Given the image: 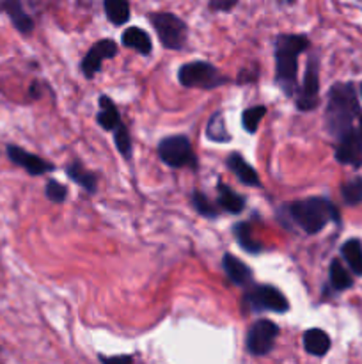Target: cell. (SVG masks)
<instances>
[{"instance_id":"11","label":"cell","mask_w":362,"mask_h":364,"mask_svg":"<svg viewBox=\"0 0 362 364\" xmlns=\"http://www.w3.org/2000/svg\"><path fill=\"white\" fill-rule=\"evenodd\" d=\"M117 53V46L112 39H102L96 45L91 46V50L87 52L85 59L82 60V71L87 78H92L102 68V63L105 59H110Z\"/></svg>"},{"instance_id":"33","label":"cell","mask_w":362,"mask_h":364,"mask_svg":"<svg viewBox=\"0 0 362 364\" xmlns=\"http://www.w3.org/2000/svg\"><path fill=\"white\" fill-rule=\"evenodd\" d=\"M361 91H362V87H361Z\"/></svg>"},{"instance_id":"16","label":"cell","mask_w":362,"mask_h":364,"mask_svg":"<svg viewBox=\"0 0 362 364\" xmlns=\"http://www.w3.org/2000/svg\"><path fill=\"white\" fill-rule=\"evenodd\" d=\"M121 41H123L124 46L137 50V52L144 53V55H148V53L151 52L153 45H151V39H149L148 32H144L142 28H138V27L126 28V31L123 32V36H121Z\"/></svg>"},{"instance_id":"5","label":"cell","mask_w":362,"mask_h":364,"mask_svg":"<svg viewBox=\"0 0 362 364\" xmlns=\"http://www.w3.org/2000/svg\"><path fill=\"white\" fill-rule=\"evenodd\" d=\"M153 27L156 28L160 41L165 48L180 50L187 41V25L183 20L170 13H156L151 16Z\"/></svg>"},{"instance_id":"19","label":"cell","mask_w":362,"mask_h":364,"mask_svg":"<svg viewBox=\"0 0 362 364\" xmlns=\"http://www.w3.org/2000/svg\"><path fill=\"white\" fill-rule=\"evenodd\" d=\"M66 174L75 181V183L84 187L87 192H96V187H98V185H96V176L92 173H89L82 164H71L66 169Z\"/></svg>"},{"instance_id":"10","label":"cell","mask_w":362,"mask_h":364,"mask_svg":"<svg viewBox=\"0 0 362 364\" xmlns=\"http://www.w3.org/2000/svg\"><path fill=\"white\" fill-rule=\"evenodd\" d=\"M319 91V75H318V63L316 59H311L305 70L304 84H302L300 95L297 98V105L300 110H312L318 105Z\"/></svg>"},{"instance_id":"22","label":"cell","mask_w":362,"mask_h":364,"mask_svg":"<svg viewBox=\"0 0 362 364\" xmlns=\"http://www.w3.org/2000/svg\"><path fill=\"white\" fill-rule=\"evenodd\" d=\"M234 235H236V240L238 244L241 245V249H245L247 252H258L263 251V244H259L254 237H252V228L251 224L247 223H241L234 228Z\"/></svg>"},{"instance_id":"23","label":"cell","mask_w":362,"mask_h":364,"mask_svg":"<svg viewBox=\"0 0 362 364\" xmlns=\"http://www.w3.org/2000/svg\"><path fill=\"white\" fill-rule=\"evenodd\" d=\"M330 283H332V287L336 290H346V288H350L353 284V279L348 274V270L341 265L339 259H334L330 263Z\"/></svg>"},{"instance_id":"1","label":"cell","mask_w":362,"mask_h":364,"mask_svg":"<svg viewBox=\"0 0 362 364\" xmlns=\"http://www.w3.org/2000/svg\"><path fill=\"white\" fill-rule=\"evenodd\" d=\"M361 112L358 107L357 92L353 84H336L329 91V103L325 110L327 128L332 135L339 137L344 132H348L353 123L355 117Z\"/></svg>"},{"instance_id":"31","label":"cell","mask_w":362,"mask_h":364,"mask_svg":"<svg viewBox=\"0 0 362 364\" xmlns=\"http://www.w3.org/2000/svg\"><path fill=\"white\" fill-rule=\"evenodd\" d=\"M283 2H286V4H293L295 0H283Z\"/></svg>"},{"instance_id":"32","label":"cell","mask_w":362,"mask_h":364,"mask_svg":"<svg viewBox=\"0 0 362 364\" xmlns=\"http://www.w3.org/2000/svg\"><path fill=\"white\" fill-rule=\"evenodd\" d=\"M361 137H362V117H361Z\"/></svg>"},{"instance_id":"8","label":"cell","mask_w":362,"mask_h":364,"mask_svg":"<svg viewBox=\"0 0 362 364\" xmlns=\"http://www.w3.org/2000/svg\"><path fill=\"white\" fill-rule=\"evenodd\" d=\"M248 301L251 306L256 311H261V309H268V311L275 313H286L290 309L286 297L280 294L277 288L273 287H256L254 290L248 294Z\"/></svg>"},{"instance_id":"26","label":"cell","mask_w":362,"mask_h":364,"mask_svg":"<svg viewBox=\"0 0 362 364\" xmlns=\"http://www.w3.org/2000/svg\"><path fill=\"white\" fill-rule=\"evenodd\" d=\"M266 114V107L265 105H258V107H251L243 112L241 116V121H243V128L248 132V134H254L259 127V121L265 117Z\"/></svg>"},{"instance_id":"17","label":"cell","mask_w":362,"mask_h":364,"mask_svg":"<svg viewBox=\"0 0 362 364\" xmlns=\"http://www.w3.org/2000/svg\"><path fill=\"white\" fill-rule=\"evenodd\" d=\"M98 123L102 124L105 130H114V128L121 123L119 112H117L116 105H114L112 100L106 98V96H102V98H99Z\"/></svg>"},{"instance_id":"3","label":"cell","mask_w":362,"mask_h":364,"mask_svg":"<svg viewBox=\"0 0 362 364\" xmlns=\"http://www.w3.org/2000/svg\"><path fill=\"white\" fill-rule=\"evenodd\" d=\"M290 213L295 223L309 235H314L327 226L329 220H339L336 206L323 198H309L291 203Z\"/></svg>"},{"instance_id":"13","label":"cell","mask_w":362,"mask_h":364,"mask_svg":"<svg viewBox=\"0 0 362 364\" xmlns=\"http://www.w3.org/2000/svg\"><path fill=\"white\" fill-rule=\"evenodd\" d=\"M222 263L224 270H226V274L229 276V279L233 281L234 284H238V287H247V284H251L252 270L248 269L241 259H238L236 256L233 255H226L224 256Z\"/></svg>"},{"instance_id":"2","label":"cell","mask_w":362,"mask_h":364,"mask_svg":"<svg viewBox=\"0 0 362 364\" xmlns=\"http://www.w3.org/2000/svg\"><path fill=\"white\" fill-rule=\"evenodd\" d=\"M309 46V39L302 34H284L279 36L275 45V73L277 82L283 85L287 95L297 89V70L298 55L305 52Z\"/></svg>"},{"instance_id":"27","label":"cell","mask_w":362,"mask_h":364,"mask_svg":"<svg viewBox=\"0 0 362 364\" xmlns=\"http://www.w3.org/2000/svg\"><path fill=\"white\" fill-rule=\"evenodd\" d=\"M114 139H116V146H117V149L121 151V155L126 156V159H130L131 139H130V134H128V128L124 127L123 123H119L116 128H114Z\"/></svg>"},{"instance_id":"30","label":"cell","mask_w":362,"mask_h":364,"mask_svg":"<svg viewBox=\"0 0 362 364\" xmlns=\"http://www.w3.org/2000/svg\"><path fill=\"white\" fill-rule=\"evenodd\" d=\"M238 0H209V7L213 11H229Z\"/></svg>"},{"instance_id":"20","label":"cell","mask_w":362,"mask_h":364,"mask_svg":"<svg viewBox=\"0 0 362 364\" xmlns=\"http://www.w3.org/2000/svg\"><path fill=\"white\" fill-rule=\"evenodd\" d=\"M343 252V258L346 259V263L350 265L351 272L362 276V244L358 240H348L346 244L341 247Z\"/></svg>"},{"instance_id":"9","label":"cell","mask_w":362,"mask_h":364,"mask_svg":"<svg viewBox=\"0 0 362 364\" xmlns=\"http://www.w3.org/2000/svg\"><path fill=\"white\" fill-rule=\"evenodd\" d=\"M337 162L346 164V166L361 167L362 166V137L361 134L350 128L339 135V144L336 149Z\"/></svg>"},{"instance_id":"7","label":"cell","mask_w":362,"mask_h":364,"mask_svg":"<svg viewBox=\"0 0 362 364\" xmlns=\"http://www.w3.org/2000/svg\"><path fill=\"white\" fill-rule=\"evenodd\" d=\"M279 336V327L270 320H258L251 327L247 336V350L252 355H265L272 350L275 338Z\"/></svg>"},{"instance_id":"14","label":"cell","mask_w":362,"mask_h":364,"mask_svg":"<svg viewBox=\"0 0 362 364\" xmlns=\"http://www.w3.org/2000/svg\"><path fill=\"white\" fill-rule=\"evenodd\" d=\"M227 166L238 176V180L245 185H251V187H259V176L252 166H248L243 160V156L238 155V153H231L227 156Z\"/></svg>"},{"instance_id":"12","label":"cell","mask_w":362,"mask_h":364,"mask_svg":"<svg viewBox=\"0 0 362 364\" xmlns=\"http://www.w3.org/2000/svg\"><path fill=\"white\" fill-rule=\"evenodd\" d=\"M7 155H9V159L13 160L16 166L23 167V169L27 171L28 174H32V176H39V174H45V173H50V171H53L52 164L39 159V156L32 155V153L25 151V149L18 148V146H9V148H7Z\"/></svg>"},{"instance_id":"15","label":"cell","mask_w":362,"mask_h":364,"mask_svg":"<svg viewBox=\"0 0 362 364\" xmlns=\"http://www.w3.org/2000/svg\"><path fill=\"white\" fill-rule=\"evenodd\" d=\"M304 348L307 354L322 358L330 350V338L325 331L311 329L304 334Z\"/></svg>"},{"instance_id":"29","label":"cell","mask_w":362,"mask_h":364,"mask_svg":"<svg viewBox=\"0 0 362 364\" xmlns=\"http://www.w3.org/2000/svg\"><path fill=\"white\" fill-rule=\"evenodd\" d=\"M66 187H62V185L59 183V181H48V185H46V198L50 199V201L53 203H62L64 199H66Z\"/></svg>"},{"instance_id":"21","label":"cell","mask_w":362,"mask_h":364,"mask_svg":"<svg viewBox=\"0 0 362 364\" xmlns=\"http://www.w3.org/2000/svg\"><path fill=\"white\" fill-rule=\"evenodd\" d=\"M105 13L114 25H123L130 18V4L128 0H105Z\"/></svg>"},{"instance_id":"6","label":"cell","mask_w":362,"mask_h":364,"mask_svg":"<svg viewBox=\"0 0 362 364\" xmlns=\"http://www.w3.org/2000/svg\"><path fill=\"white\" fill-rule=\"evenodd\" d=\"M158 155L162 162L170 167H195V156L192 153V146L183 135L167 137L160 142Z\"/></svg>"},{"instance_id":"25","label":"cell","mask_w":362,"mask_h":364,"mask_svg":"<svg viewBox=\"0 0 362 364\" xmlns=\"http://www.w3.org/2000/svg\"><path fill=\"white\" fill-rule=\"evenodd\" d=\"M208 139H212V141H216V142L231 141V135L227 134L226 124H224L222 112L213 114V117L209 119V123H208Z\"/></svg>"},{"instance_id":"24","label":"cell","mask_w":362,"mask_h":364,"mask_svg":"<svg viewBox=\"0 0 362 364\" xmlns=\"http://www.w3.org/2000/svg\"><path fill=\"white\" fill-rule=\"evenodd\" d=\"M341 194H343V199L346 205L355 206L358 203H362V178H351L350 181L341 187Z\"/></svg>"},{"instance_id":"4","label":"cell","mask_w":362,"mask_h":364,"mask_svg":"<svg viewBox=\"0 0 362 364\" xmlns=\"http://www.w3.org/2000/svg\"><path fill=\"white\" fill-rule=\"evenodd\" d=\"M177 78H180L181 85H185V87L201 89H213L226 82V78H224L212 64L202 63V60L187 63L185 66H181Z\"/></svg>"},{"instance_id":"18","label":"cell","mask_w":362,"mask_h":364,"mask_svg":"<svg viewBox=\"0 0 362 364\" xmlns=\"http://www.w3.org/2000/svg\"><path fill=\"white\" fill-rule=\"evenodd\" d=\"M219 205L220 208L229 213H240L245 208V199L241 196L234 194L227 185L219 183Z\"/></svg>"},{"instance_id":"28","label":"cell","mask_w":362,"mask_h":364,"mask_svg":"<svg viewBox=\"0 0 362 364\" xmlns=\"http://www.w3.org/2000/svg\"><path fill=\"white\" fill-rule=\"evenodd\" d=\"M192 203H194V208L197 210L201 215L212 217V219L213 217L219 215V212L213 208V205L209 203V199L206 198L204 194H201V192H194V196H192Z\"/></svg>"}]
</instances>
